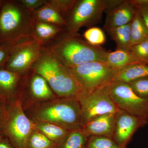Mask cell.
<instances>
[{"label": "cell", "instance_id": "30bf717a", "mask_svg": "<svg viewBox=\"0 0 148 148\" xmlns=\"http://www.w3.org/2000/svg\"><path fill=\"white\" fill-rule=\"evenodd\" d=\"M110 94L119 110L133 115L148 118V98L138 96L128 83H112L110 85Z\"/></svg>", "mask_w": 148, "mask_h": 148}, {"label": "cell", "instance_id": "44dd1931", "mask_svg": "<svg viewBox=\"0 0 148 148\" xmlns=\"http://www.w3.org/2000/svg\"><path fill=\"white\" fill-rule=\"evenodd\" d=\"M130 25V23L121 27L104 29L111 39L115 42L116 50L130 51L132 47Z\"/></svg>", "mask_w": 148, "mask_h": 148}, {"label": "cell", "instance_id": "d6a6232c", "mask_svg": "<svg viewBox=\"0 0 148 148\" xmlns=\"http://www.w3.org/2000/svg\"><path fill=\"white\" fill-rule=\"evenodd\" d=\"M0 148H14L8 138L0 132Z\"/></svg>", "mask_w": 148, "mask_h": 148}, {"label": "cell", "instance_id": "4dcf8cb0", "mask_svg": "<svg viewBox=\"0 0 148 148\" xmlns=\"http://www.w3.org/2000/svg\"><path fill=\"white\" fill-rule=\"evenodd\" d=\"M148 29V0H132Z\"/></svg>", "mask_w": 148, "mask_h": 148}, {"label": "cell", "instance_id": "836d02e7", "mask_svg": "<svg viewBox=\"0 0 148 148\" xmlns=\"http://www.w3.org/2000/svg\"><path fill=\"white\" fill-rule=\"evenodd\" d=\"M2 116V105L0 103V125H1V121Z\"/></svg>", "mask_w": 148, "mask_h": 148}, {"label": "cell", "instance_id": "f546056e", "mask_svg": "<svg viewBox=\"0 0 148 148\" xmlns=\"http://www.w3.org/2000/svg\"><path fill=\"white\" fill-rule=\"evenodd\" d=\"M16 45H6L0 46V69H5V68L12 49Z\"/></svg>", "mask_w": 148, "mask_h": 148}, {"label": "cell", "instance_id": "6da1fadb", "mask_svg": "<svg viewBox=\"0 0 148 148\" xmlns=\"http://www.w3.org/2000/svg\"><path fill=\"white\" fill-rule=\"evenodd\" d=\"M32 121L45 122L70 131L83 126L81 110L76 97H56L36 104L24 111Z\"/></svg>", "mask_w": 148, "mask_h": 148}, {"label": "cell", "instance_id": "52a82bcc", "mask_svg": "<svg viewBox=\"0 0 148 148\" xmlns=\"http://www.w3.org/2000/svg\"><path fill=\"white\" fill-rule=\"evenodd\" d=\"M82 90L91 91L112 83L118 71L104 62L92 61L69 68Z\"/></svg>", "mask_w": 148, "mask_h": 148}, {"label": "cell", "instance_id": "603a6c76", "mask_svg": "<svg viewBox=\"0 0 148 148\" xmlns=\"http://www.w3.org/2000/svg\"><path fill=\"white\" fill-rule=\"evenodd\" d=\"M88 138L81 130L71 131L58 148H86Z\"/></svg>", "mask_w": 148, "mask_h": 148}, {"label": "cell", "instance_id": "d4e9b609", "mask_svg": "<svg viewBox=\"0 0 148 148\" xmlns=\"http://www.w3.org/2000/svg\"><path fill=\"white\" fill-rule=\"evenodd\" d=\"M83 37L86 41L92 45L101 46L106 41L105 33L98 27L88 28L84 33Z\"/></svg>", "mask_w": 148, "mask_h": 148}, {"label": "cell", "instance_id": "83f0119b", "mask_svg": "<svg viewBox=\"0 0 148 148\" xmlns=\"http://www.w3.org/2000/svg\"><path fill=\"white\" fill-rule=\"evenodd\" d=\"M130 51L141 64H147L148 62V40L132 46Z\"/></svg>", "mask_w": 148, "mask_h": 148}, {"label": "cell", "instance_id": "3957f363", "mask_svg": "<svg viewBox=\"0 0 148 148\" xmlns=\"http://www.w3.org/2000/svg\"><path fill=\"white\" fill-rule=\"evenodd\" d=\"M31 69L45 79L57 97H76L83 90L69 68L46 48Z\"/></svg>", "mask_w": 148, "mask_h": 148}, {"label": "cell", "instance_id": "8fae6325", "mask_svg": "<svg viewBox=\"0 0 148 148\" xmlns=\"http://www.w3.org/2000/svg\"><path fill=\"white\" fill-rule=\"evenodd\" d=\"M44 46L31 38L14 46L5 69L23 75L32 69L41 55Z\"/></svg>", "mask_w": 148, "mask_h": 148}, {"label": "cell", "instance_id": "4316f807", "mask_svg": "<svg viewBox=\"0 0 148 148\" xmlns=\"http://www.w3.org/2000/svg\"><path fill=\"white\" fill-rule=\"evenodd\" d=\"M76 1V0H48V3L58 11L66 20Z\"/></svg>", "mask_w": 148, "mask_h": 148}, {"label": "cell", "instance_id": "f1b7e54d", "mask_svg": "<svg viewBox=\"0 0 148 148\" xmlns=\"http://www.w3.org/2000/svg\"><path fill=\"white\" fill-rule=\"evenodd\" d=\"M128 84L139 97L148 98V77L140 78Z\"/></svg>", "mask_w": 148, "mask_h": 148}, {"label": "cell", "instance_id": "9a60e30c", "mask_svg": "<svg viewBox=\"0 0 148 148\" xmlns=\"http://www.w3.org/2000/svg\"><path fill=\"white\" fill-rule=\"evenodd\" d=\"M116 113L107 114L97 117L85 125L81 130L88 137L106 136L112 138Z\"/></svg>", "mask_w": 148, "mask_h": 148}, {"label": "cell", "instance_id": "ba28073f", "mask_svg": "<svg viewBox=\"0 0 148 148\" xmlns=\"http://www.w3.org/2000/svg\"><path fill=\"white\" fill-rule=\"evenodd\" d=\"M110 84L91 91L82 90L76 97L80 106L83 126L97 117L119 111L110 95Z\"/></svg>", "mask_w": 148, "mask_h": 148}, {"label": "cell", "instance_id": "d590c367", "mask_svg": "<svg viewBox=\"0 0 148 148\" xmlns=\"http://www.w3.org/2000/svg\"><path fill=\"white\" fill-rule=\"evenodd\" d=\"M147 65H148V63H147Z\"/></svg>", "mask_w": 148, "mask_h": 148}, {"label": "cell", "instance_id": "e0dca14e", "mask_svg": "<svg viewBox=\"0 0 148 148\" xmlns=\"http://www.w3.org/2000/svg\"><path fill=\"white\" fill-rule=\"evenodd\" d=\"M32 18L36 21L53 24L65 28L66 20L56 9L49 4H45L33 11L32 13Z\"/></svg>", "mask_w": 148, "mask_h": 148}, {"label": "cell", "instance_id": "7a4b0ae2", "mask_svg": "<svg viewBox=\"0 0 148 148\" xmlns=\"http://www.w3.org/2000/svg\"><path fill=\"white\" fill-rule=\"evenodd\" d=\"M44 47L68 68L92 61L104 62L108 52L101 46L90 45L78 33L66 31L53 42Z\"/></svg>", "mask_w": 148, "mask_h": 148}, {"label": "cell", "instance_id": "9c48e42d", "mask_svg": "<svg viewBox=\"0 0 148 148\" xmlns=\"http://www.w3.org/2000/svg\"><path fill=\"white\" fill-rule=\"evenodd\" d=\"M56 97L40 74L31 69L22 75L18 99L24 111L38 103Z\"/></svg>", "mask_w": 148, "mask_h": 148}, {"label": "cell", "instance_id": "d6986e66", "mask_svg": "<svg viewBox=\"0 0 148 148\" xmlns=\"http://www.w3.org/2000/svg\"><path fill=\"white\" fill-rule=\"evenodd\" d=\"M104 63L118 71L129 65L140 63L130 51L116 49L112 52L108 51Z\"/></svg>", "mask_w": 148, "mask_h": 148}, {"label": "cell", "instance_id": "e575fe53", "mask_svg": "<svg viewBox=\"0 0 148 148\" xmlns=\"http://www.w3.org/2000/svg\"><path fill=\"white\" fill-rule=\"evenodd\" d=\"M3 1V0H0V10H1V6L2 5Z\"/></svg>", "mask_w": 148, "mask_h": 148}, {"label": "cell", "instance_id": "ffe728a7", "mask_svg": "<svg viewBox=\"0 0 148 148\" xmlns=\"http://www.w3.org/2000/svg\"><path fill=\"white\" fill-rule=\"evenodd\" d=\"M147 77H148V65L137 63L126 66L119 71L112 83H129L134 80Z\"/></svg>", "mask_w": 148, "mask_h": 148}, {"label": "cell", "instance_id": "1f68e13d", "mask_svg": "<svg viewBox=\"0 0 148 148\" xmlns=\"http://www.w3.org/2000/svg\"><path fill=\"white\" fill-rule=\"evenodd\" d=\"M18 3L24 8L31 13L45 4L48 0H18Z\"/></svg>", "mask_w": 148, "mask_h": 148}, {"label": "cell", "instance_id": "277c9868", "mask_svg": "<svg viewBox=\"0 0 148 148\" xmlns=\"http://www.w3.org/2000/svg\"><path fill=\"white\" fill-rule=\"evenodd\" d=\"M32 13L17 1L3 0L0 10V46L31 38Z\"/></svg>", "mask_w": 148, "mask_h": 148}, {"label": "cell", "instance_id": "2e32d148", "mask_svg": "<svg viewBox=\"0 0 148 148\" xmlns=\"http://www.w3.org/2000/svg\"><path fill=\"white\" fill-rule=\"evenodd\" d=\"M65 31L64 27L36 21L32 18L31 36L44 47L53 42Z\"/></svg>", "mask_w": 148, "mask_h": 148}, {"label": "cell", "instance_id": "7c38bea8", "mask_svg": "<svg viewBox=\"0 0 148 148\" xmlns=\"http://www.w3.org/2000/svg\"><path fill=\"white\" fill-rule=\"evenodd\" d=\"M148 122V118L133 115L119 110L116 114L112 139L121 148H127L134 133Z\"/></svg>", "mask_w": 148, "mask_h": 148}, {"label": "cell", "instance_id": "8992f818", "mask_svg": "<svg viewBox=\"0 0 148 148\" xmlns=\"http://www.w3.org/2000/svg\"><path fill=\"white\" fill-rule=\"evenodd\" d=\"M118 3V0H76L66 17L65 31L77 34L82 27H94L101 22L104 12Z\"/></svg>", "mask_w": 148, "mask_h": 148}, {"label": "cell", "instance_id": "5bb4252c", "mask_svg": "<svg viewBox=\"0 0 148 148\" xmlns=\"http://www.w3.org/2000/svg\"><path fill=\"white\" fill-rule=\"evenodd\" d=\"M136 11L132 0H123L118 5L106 12L104 29L121 27L129 24Z\"/></svg>", "mask_w": 148, "mask_h": 148}, {"label": "cell", "instance_id": "5b68a950", "mask_svg": "<svg viewBox=\"0 0 148 148\" xmlns=\"http://www.w3.org/2000/svg\"><path fill=\"white\" fill-rule=\"evenodd\" d=\"M1 105L0 132L8 138L14 148H26L27 139L34 129L32 121L25 113L19 99Z\"/></svg>", "mask_w": 148, "mask_h": 148}, {"label": "cell", "instance_id": "7402d4cb", "mask_svg": "<svg viewBox=\"0 0 148 148\" xmlns=\"http://www.w3.org/2000/svg\"><path fill=\"white\" fill-rule=\"evenodd\" d=\"M130 33L132 46L148 40V29L137 9L130 22Z\"/></svg>", "mask_w": 148, "mask_h": 148}, {"label": "cell", "instance_id": "cb8c5ba5", "mask_svg": "<svg viewBox=\"0 0 148 148\" xmlns=\"http://www.w3.org/2000/svg\"><path fill=\"white\" fill-rule=\"evenodd\" d=\"M58 145L33 129L27 139L26 148H58Z\"/></svg>", "mask_w": 148, "mask_h": 148}, {"label": "cell", "instance_id": "4fadbf2b", "mask_svg": "<svg viewBox=\"0 0 148 148\" xmlns=\"http://www.w3.org/2000/svg\"><path fill=\"white\" fill-rule=\"evenodd\" d=\"M22 75L0 69V103L8 104L18 99Z\"/></svg>", "mask_w": 148, "mask_h": 148}, {"label": "cell", "instance_id": "ac0fdd59", "mask_svg": "<svg viewBox=\"0 0 148 148\" xmlns=\"http://www.w3.org/2000/svg\"><path fill=\"white\" fill-rule=\"evenodd\" d=\"M32 123L34 129L40 131L49 140L58 145L71 131L50 123L32 121Z\"/></svg>", "mask_w": 148, "mask_h": 148}, {"label": "cell", "instance_id": "484cf974", "mask_svg": "<svg viewBox=\"0 0 148 148\" xmlns=\"http://www.w3.org/2000/svg\"><path fill=\"white\" fill-rule=\"evenodd\" d=\"M86 148H121L112 138L106 136L88 137Z\"/></svg>", "mask_w": 148, "mask_h": 148}]
</instances>
